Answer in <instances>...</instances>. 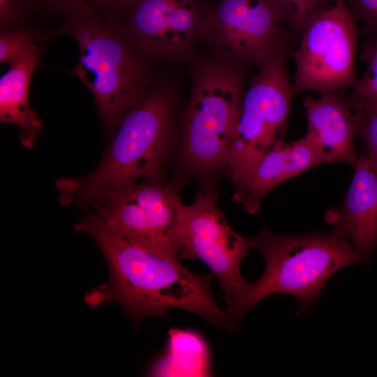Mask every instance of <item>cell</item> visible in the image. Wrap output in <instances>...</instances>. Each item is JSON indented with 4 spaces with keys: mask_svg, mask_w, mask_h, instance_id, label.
<instances>
[{
    "mask_svg": "<svg viewBox=\"0 0 377 377\" xmlns=\"http://www.w3.org/2000/svg\"><path fill=\"white\" fill-rule=\"evenodd\" d=\"M87 233L103 253L110 271L108 281L89 291L86 303L120 304L135 324L146 317H163L170 308L195 313L223 330L235 332L237 323L222 311L211 290L213 275L195 274L175 256L133 244L110 231L88 211L75 226Z\"/></svg>",
    "mask_w": 377,
    "mask_h": 377,
    "instance_id": "1",
    "label": "cell"
},
{
    "mask_svg": "<svg viewBox=\"0 0 377 377\" xmlns=\"http://www.w3.org/2000/svg\"><path fill=\"white\" fill-rule=\"evenodd\" d=\"M176 82H158L151 92L118 121L97 168L83 177L56 182L62 205H94L107 194L140 179L160 182L179 103Z\"/></svg>",
    "mask_w": 377,
    "mask_h": 377,
    "instance_id": "2",
    "label": "cell"
},
{
    "mask_svg": "<svg viewBox=\"0 0 377 377\" xmlns=\"http://www.w3.org/2000/svg\"><path fill=\"white\" fill-rule=\"evenodd\" d=\"M265 260L260 277L246 281L239 295L225 311L236 323L264 298L276 293L293 296L297 314L306 313L317 302L326 281L338 270L367 261L346 238L323 232L276 234L265 226L249 238Z\"/></svg>",
    "mask_w": 377,
    "mask_h": 377,
    "instance_id": "3",
    "label": "cell"
},
{
    "mask_svg": "<svg viewBox=\"0 0 377 377\" xmlns=\"http://www.w3.org/2000/svg\"><path fill=\"white\" fill-rule=\"evenodd\" d=\"M191 91L180 123L184 157L193 170L226 166L250 68L210 47L190 64Z\"/></svg>",
    "mask_w": 377,
    "mask_h": 377,
    "instance_id": "4",
    "label": "cell"
},
{
    "mask_svg": "<svg viewBox=\"0 0 377 377\" xmlns=\"http://www.w3.org/2000/svg\"><path fill=\"white\" fill-rule=\"evenodd\" d=\"M64 30L80 47L74 73L91 91L103 121L117 124L158 83L151 82L149 58L124 28L120 32L103 25L89 9L73 14Z\"/></svg>",
    "mask_w": 377,
    "mask_h": 377,
    "instance_id": "5",
    "label": "cell"
},
{
    "mask_svg": "<svg viewBox=\"0 0 377 377\" xmlns=\"http://www.w3.org/2000/svg\"><path fill=\"white\" fill-rule=\"evenodd\" d=\"M289 54L279 55L253 75L245 89L226 166L232 181L260 154L283 140L293 97Z\"/></svg>",
    "mask_w": 377,
    "mask_h": 377,
    "instance_id": "6",
    "label": "cell"
},
{
    "mask_svg": "<svg viewBox=\"0 0 377 377\" xmlns=\"http://www.w3.org/2000/svg\"><path fill=\"white\" fill-rule=\"evenodd\" d=\"M175 246L179 259H199L209 267L226 304L239 295L247 281L240 266L252 248L249 238L230 226L212 189L202 188L192 204L182 205Z\"/></svg>",
    "mask_w": 377,
    "mask_h": 377,
    "instance_id": "7",
    "label": "cell"
},
{
    "mask_svg": "<svg viewBox=\"0 0 377 377\" xmlns=\"http://www.w3.org/2000/svg\"><path fill=\"white\" fill-rule=\"evenodd\" d=\"M182 205L176 183L145 181L107 194L93 212L123 239L177 258L175 236Z\"/></svg>",
    "mask_w": 377,
    "mask_h": 377,
    "instance_id": "8",
    "label": "cell"
},
{
    "mask_svg": "<svg viewBox=\"0 0 377 377\" xmlns=\"http://www.w3.org/2000/svg\"><path fill=\"white\" fill-rule=\"evenodd\" d=\"M298 38L299 45L291 57L295 66V94L304 91L320 94L344 91L355 84L358 30L347 13L334 10L316 15Z\"/></svg>",
    "mask_w": 377,
    "mask_h": 377,
    "instance_id": "9",
    "label": "cell"
},
{
    "mask_svg": "<svg viewBox=\"0 0 377 377\" xmlns=\"http://www.w3.org/2000/svg\"><path fill=\"white\" fill-rule=\"evenodd\" d=\"M283 19L263 0H223L207 19L205 42L259 68L279 55L292 57L296 38Z\"/></svg>",
    "mask_w": 377,
    "mask_h": 377,
    "instance_id": "10",
    "label": "cell"
},
{
    "mask_svg": "<svg viewBox=\"0 0 377 377\" xmlns=\"http://www.w3.org/2000/svg\"><path fill=\"white\" fill-rule=\"evenodd\" d=\"M128 3L131 10L124 29L148 58L177 66L189 64L200 54L208 18L170 0H130Z\"/></svg>",
    "mask_w": 377,
    "mask_h": 377,
    "instance_id": "11",
    "label": "cell"
},
{
    "mask_svg": "<svg viewBox=\"0 0 377 377\" xmlns=\"http://www.w3.org/2000/svg\"><path fill=\"white\" fill-rule=\"evenodd\" d=\"M324 160L312 138L306 133L290 142L279 141L252 161L232 182L233 199L251 214L256 213L265 195L282 182Z\"/></svg>",
    "mask_w": 377,
    "mask_h": 377,
    "instance_id": "12",
    "label": "cell"
},
{
    "mask_svg": "<svg viewBox=\"0 0 377 377\" xmlns=\"http://www.w3.org/2000/svg\"><path fill=\"white\" fill-rule=\"evenodd\" d=\"M349 188L339 207L325 214L330 234L348 239L367 262L377 245V168L362 151Z\"/></svg>",
    "mask_w": 377,
    "mask_h": 377,
    "instance_id": "13",
    "label": "cell"
},
{
    "mask_svg": "<svg viewBox=\"0 0 377 377\" xmlns=\"http://www.w3.org/2000/svg\"><path fill=\"white\" fill-rule=\"evenodd\" d=\"M343 92L334 91L323 94L320 98H304L306 133L314 141L325 163L344 162L355 168L359 156L353 140L358 135V127Z\"/></svg>",
    "mask_w": 377,
    "mask_h": 377,
    "instance_id": "14",
    "label": "cell"
},
{
    "mask_svg": "<svg viewBox=\"0 0 377 377\" xmlns=\"http://www.w3.org/2000/svg\"><path fill=\"white\" fill-rule=\"evenodd\" d=\"M41 49L34 44L10 64L0 79V120L16 124L22 145L33 148L42 127V121L28 101L30 80Z\"/></svg>",
    "mask_w": 377,
    "mask_h": 377,
    "instance_id": "15",
    "label": "cell"
},
{
    "mask_svg": "<svg viewBox=\"0 0 377 377\" xmlns=\"http://www.w3.org/2000/svg\"><path fill=\"white\" fill-rule=\"evenodd\" d=\"M151 374L191 376L209 374V353L205 342L195 333L172 329L168 350L153 366Z\"/></svg>",
    "mask_w": 377,
    "mask_h": 377,
    "instance_id": "16",
    "label": "cell"
},
{
    "mask_svg": "<svg viewBox=\"0 0 377 377\" xmlns=\"http://www.w3.org/2000/svg\"><path fill=\"white\" fill-rule=\"evenodd\" d=\"M361 59L367 64V70L346 96L353 110L377 106V37L364 43Z\"/></svg>",
    "mask_w": 377,
    "mask_h": 377,
    "instance_id": "17",
    "label": "cell"
},
{
    "mask_svg": "<svg viewBox=\"0 0 377 377\" xmlns=\"http://www.w3.org/2000/svg\"><path fill=\"white\" fill-rule=\"evenodd\" d=\"M353 111L357 124L358 135L363 144L362 151L369 162L377 168V106Z\"/></svg>",
    "mask_w": 377,
    "mask_h": 377,
    "instance_id": "18",
    "label": "cell"
},
{
    "mask_svg": "<svg viewBox=\"0 0 377 377\" xmlns=\"http://www.w3.org/2000/svg\"><path fill=\"white\" fill-rule=\"evenodd\" d=\"M34 36L29 31L4 32L0 36L1 63L14 62L35 43Z\"/></svg>",
    "mask_w": 377,
    "mask_h": 377,
    "instance_id": "19",
    "label": "cell"
},
{
    "mask_svg": "<svg viewBox=\"0 0 377 377\" xmlns=\"http://www.w3.org/2000/svg\"><path fill=\"white\" fill-rule=\"evenodd\" d=\"M368 38L377 37V0H355Z\"/></svg>",
    "mask_w": 377,
    "mask_h": 377,
    "instance_id": "20",
    "label": "cell"
},
{
    "mask_svg": "<svg viewBox=\"0 0 377 377\" xmlns=\"http://www.w3.org/2000/svg\"><path fill=\"white\" fill-rule=\"evenodd\" d=\"M28 0H0V21L3 27L17 24L24 15Z\"/></svg>",
    "mask_w": 377,
    "mask_h": 377,
    "instance_id": "21",
    "label": "cell"
},
{
    "mask_svg": "<svg viewBox=\"0 0 377 377\" xmlns=\"http://www.w3.org/2000/svg\"><path fill=\"white\" fill-rule=\"evenodd\" d=\"M297 8L296 17L292 26L293 34L298 38L304 28L309 22L311 18L307 9L313 5V0H295Z\"/></svg>",
    "mask_w": 377,
    "mask_h": 377,
    "instance_id": "22",
    "label": "cell"
},
{
    "mask_svg": "<svg viewBox=\"0 0 377 377\" xmlns=\"http://www.w3.org/2000/svg\"><path fill=\"white\" fill-rule=\"evenodd\" d=\"M58 10L73 15L80 11L89 9L88 5L91 0H44Z\"/></svg>",
    "mask_w": 377,
    "mask_h": 377,
    "instance_id": "23",
    "label": "cell"
},
{
    "mask_svg": "<svg viewBox=\"0 0 377 377\" xmlns=\"http://www.w3.org/2000/svg\"><path fill=\"white\" fill-rule=\"evenodd\" d=\"M130 0H91L93 3L103 9L114 10L122 6L126 5Z\"/></svg>",
    "mask_w": 377,
    "mask_h": 377,
    "instance_id": "24",
    "label": "cell"
}]
</instances>
